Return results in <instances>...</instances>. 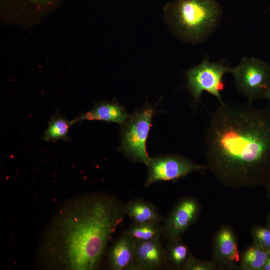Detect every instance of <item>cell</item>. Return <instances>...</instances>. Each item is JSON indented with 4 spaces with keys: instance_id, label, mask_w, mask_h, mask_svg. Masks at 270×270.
Returning <instances> with one entry per match:
<instances>
[{
    "instance_id": "1",
    "label": "cell",
    "mask_w": 270,
    "mask_h": 270,
    "mask_svg": "<svg viewBox=\"0 0 270 270\" xmlns=\"http://www.w3.org/2000/svg\"><path fill=\"white\" fill-rule=\"evenodd\" d=\"M208 170L233 188L270 181V106L224 102L210 116L205 134Z\"/></svg>"
},
{
    "instance_id": "2",
    "label": "cell",
    "mask_w": 270,
    "mask_h": 270,
    "mask_svg": "<svg viewBox=\"0 0 270 270\" xmlns=\"http://www.w3.org/2000/svg\"><path fill=\"white\" fill-rule=\"evenodd\" d=\"M126 215L124 204L104 193L82 196L62 208L50 224L42 255L50 268L92 270Z\"/></svg>"
},
{
    "instance_id": "3",
    "label": "cell",
    "mask_w": 270,
    "mask_h": 270,
    "mask_svg": "<svg viewBox=\"0 0 270 270\" xmlns=\"http://www.w3.org/2000/svg\"><path fill=\"white\" fill-rule=\"evenodd\" d=\"M173 33L192 44L204 41L214 30L222 14L216 0H174L164 9Z\"/></svg>"
},
{
    "instance_id": "4",
    "label": "cell",
    "mask_w": 270,
    "mask_h": 270,
    "mask_svg": "<svg viewBox=\"0 0 270 270\" xmlns=\"http://www.w3.org/2000/svg\"><path fill=\"white\" fill-rule=\"evenodd\" d=\"M236 89L252 102L267 99L270 90V66L255 58H243L231 72Z\"/></svg>"
},
{
    "instance_id": "5",
    "label": "cell",
    "mask_w": 270,
    "mask_h": 270,
    "mask_svg": "<svg viewBox=\"0 0 270 270\" xmlns=\"http://www.w3.org/2000/svg\"><path fill=\"white\" fill-rule=\"evenodd\" d=\"M153 114L154 109L146 106L134 112L124 122L120 150L134 162L146 164L149 162L146 142Z\"/></svg>"
},
{
    "instance_id": "6",
    "label": "cell",
    "mask_w": 270,
    "mask_h": 270,
    "mask_svg": "<svg viewBox=\"0 0 270 270\" xmlns=\"http://www.w3.org/2000/svg\"><path fill=\"white\" fill-rule=\"evenodd\" d=\"M231 68L219 62L205 59L201 64L186 72L188 87L195 102H198L202 92L214 96L220 104L222 100L220 92L224 88L223 76L230 73Z\"/></svg>"
},
{
    "instance_id": "7",
    "label": "cell",
    "mask_w": 270,
    "mask_h": 270,
    "mask_svg": "<svg viewBox=\"0 0 270 270\" xmlns=\"http://www.w3.org/2000/svg\"><path fill=\"white\" fill-rule=\"evenodd\" d=\"M146 165L148 173L146 187L160 181L176 180L194 172L208 170L206 164H197L178 155L150 158Z\"/></svg>"
},
{
    "instance_id": "8",
    "label": "cell",
    "mask_w": 270,
    "mask_h": 270,
    "mask_svg": "<svg viewBox=\"0 0 270 270\" xmlns=\"http://www.w3.org/2000/svg\"><path fill=\"white\" fill-rule=\"evenodd\" d=\"M201 211L198 201L192 196L180 200L168 214L163 226L164 238H181L186 230L197 220Z\"/></svg>"
},
{
    "instance_id": "9",
    "label": "cell",
    "mask_w": 270,
    "mask_h": 270,
    "mask_svg": "<svg viewBox=\"0 0 270 270\" xmlns=\"http://www.w3.org/2000/svg\"><path fill=\"white\" fill-rule=\"evenodd\" d=\"M212 262L220 269L240 270V254L235 232L228 224H222L212 239Z\"/></svg>"
},
{
    "instance_id": "10",
    "label": "cell",
    "mask_w": 270,
    "mask_h": 270,
    "mask_svg": "<svg viewBox=\"0 0 270 270\" xmlns=\"http://www.w3.org/2000/svg\"><path fill=\"white\" fill-rule=\"evenodd\" d=\"M134 262L136 270H156L167 267L165 248L160 238L136 242Z\"/></svg>"
},
{
    "instance_id": "11",
    "label": "cell",
    "mask_w": 270,
    "mask_h": 270,
    "mask_svg": "<svg viewBox=\"0 0 270 270\" xmlns=\"http://www.w3.org/2000/svg\"><path fill=\"white\" fill-rule=\"evenodd\" d=\"M136 242L124 232L112 245L108 253V266L113 270H136Z\"/></svg>"
},
{
    "instance_id": "12",
    "label": "cell",
    "mask_w": 270,
    "mask_h": 270,
    "mask_svg": "<svg viewBox=\"0 0 270 270\" xmlns=\"http://www.w3.org/2000/svg\"><path fill=\"white\" fill-rule=\"evenodd\" d=\"M128 118L125 108L118 104L102 101L96 104L89 111L72 120L74 124L84 120H97L122 124Z\"/></svg>"
},
{
    "instance_id": "13",
    "label": "cell",
    "mask_w": 270,
    "mask_h": 270,
    "mask_svg": "<svg viewBox=\"0 0 270 270\" xmlns=\"http://www.w3.org/2000/svg\"><path fill=\"white\" fill-rule=\"evenodd\" d=\"M126 215L133 222L160 223L163 220L162 214L152 204L140 199H134L124 204Z\"/></svg>"
},
{
    "instance_id": "14",
    "label": "cell",
    "mask_w": 270,
    "mask_h": 270,
    "mask_svg": "<svg viewBox=\"0 0 270 270\" xmlns=\"http://www.w3.org/2000/svg\"><path fill=\"white\" fill-rule=\"evenodd\" d=\"M165 248L167 267L174 270H182L192 256L188 246L182 238L168 240Z\"/></svg>"
},
{
    "instance_id": "15",
    "label": "cell",
    "mask_w": 270,
    "mask_h": 270,
    "mask_svg": "<svg viewBox=\"0 0 270 270\" xmlns=\"http://www.w3.org/2000/svg\"><path fill=\"white\" fill-rule=\"evenodd\" d=\"M270 252L253 242L241 254L239 262L240 270H262Z\"/></svg>"
},
{
    "instance_id": "16",
    "label": "cell",
    "mask_w": 270,
    "mask_h": 270,
    "mask_svg": "<svg viewBox=\"0 0 270 270\" xmlns=\"http://www.w3.org/2000/svg\"><path fill=\"white\" fill-rule=\"evenodd\" d=\"M74 124L64 116L58 114L52 115L44 131L42 139L46 142H55L58 140L67 141L70 140L68 136L70 126Z\"/></svg>"
},
{
    "instance_id": "17",
    "label": "cell",
    "mask_w": 270,
    "mask_h": 270,
    "mask_svg": "<svg viewBox=\"0 0 270 270\" xmlns=\"http://www.w3.org/2000/svg\"><path fill=\"white\" fill-rule=\"evenodd\" d=\"M136 242L160 239L163 234V226L160 223L133 222L124 232Z\"/></svg>"
},
{
    "instance_id": "18",
    "label": "cell",
    "mask_w": 270,
    "mask_h": 270,
    "mask_svg": "<svg viewBox=\"0 0 270 270\" xmlns=\"http://www.w3.org/2000/svg\"><path fill=\"white\" fill-rule=\"evenodd\" d=\"M251 236L253 242L270 252V228L266 226L255 225L251 229Z\"/></svg>"
},
{
    "instance_id": "19",
    "label": "cell",
    "mask_w": 270,
    "mask_h": 270,
    "mask_svg": "<svg viewBox=\"0 0 270 270\" xmlns=\"http://www.w3.org/2000/svg\"><path fill=\"white\" fill-rule=\"evenodd\" d=\"M217 267L212 261L197 259L192 254L185 265L184 270H215Z\"/></svg>"
},
{
    "instance_id": "20",
    "label": "cell",
    "mask_w": 270,
    "mask_h": 270,
    "mask_svg": "<svg viewBox=\"0 0 270 270\" xmlns=\"http://www.w3.org/2000/svg\"><path fill=\"white\" fill-rule=\"evenodd\" d=\"M28 0L38 6H42L50 5L54 2V0Z\"/></svg>"
},
{
    "instance_id": "21",
    "label": "cell",
    "mask_w": 270,
    "mask_h": 270,
    "mask_svg": "<svg viewBox=\"0 0 270 270\" xmlns=\"http://www.w3.org/2000/svg\"><path fill=\"white\" fill-rule=\"evenodd\" d=\"M262 270H270V252Z\"/></svg>"
},
{
    "instance_id": "22",
    "label": "cell",
    "mask_w": 270,
    "mask_h": 270,
    "mask_svg": "<svg viewBox=\"0 0 270 270\" xmlns=\"http://www.w3.org/2000/svg\"><path fill=\"white\" fill-rule=\"evenodd\" d=\"M267 197L270 198V181L264 187Z\"/></svg>"
},
{
    "instance_id": "23",
    "label": "cell",
    "mask_w": 270,
    "mask_h": 270,
    "mask_svg": "<svg viewBox=\"0 0 270 270\" xmlns=\"http://www.w3.org/2000/svg\"><path fill=\"white\" fill-rule=\"evenodd\" d=\"M266 226L268 228H270V212L268 216L267 222Z\"/></svg>"
},
{
    "instance_id": "24",
    "label": "cell",
    "mask_w": 270,
    "mask_h": 270,
    "mask_svg": "<svg viewBox=\"0 0 270 270\" xmlns=\"http://www.w3.org/2000/svg\"><path fill=\"white\" fill-rule=\"evenodd\" d=\"M267 99L268 100L269 104H270V90L269 92Z\"/></svg>"
}]
</instances>
